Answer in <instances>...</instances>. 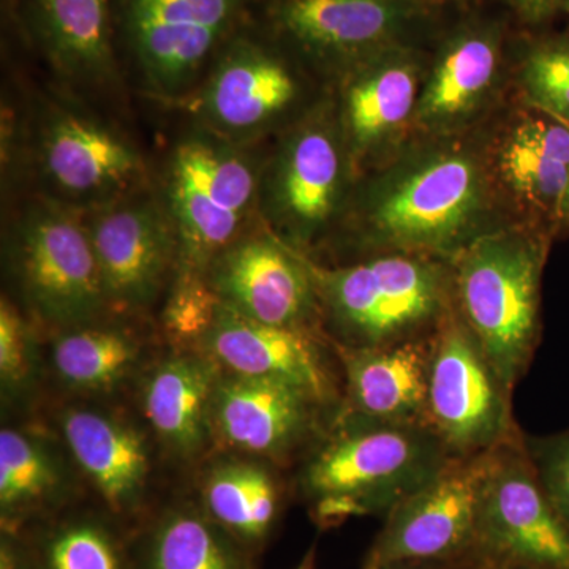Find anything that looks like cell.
<instances>
[{"label":"cell","instance_id":"cell-1","mask_svg":"<svg viewBox=\"0 0 569 569\" xmlns=\"http://www.w3.org/2000/svg\"><path fill=\"white\" fill-rule=\"evenodd\" d=\"M485 140L413 137L356 181L340 223L378 253L451 261L479 236L512 223Z\"/></svg>","mask_w":569,"mask_h":569},{"label":"cell","instance_id":"cell-2","mask_svg":"<svg viewBox=\"0 0 569 569\" xmlns=\"http://www.w3.org/2000/svg\"><path fill=\"white\" fill-rule=\"evenodd\" d=\"M545 257V242L529 224L512 222L479 236L449 261L463 323L508 392L537 337Z\"/></svg>","mask_w":569,"mask_h":569},{"label":"cell","instance_id":"cell-3","mask_svg":"<svg viewBox=\"0 0 569 569\" xmlns=\"http://www.w3.org/2000/svg\"><path fill=\"white\" fill-rule=\"evenodd\" d=\"M307 264L318 302L355 348L406 342L447 312L452 276L440 258L391 252L342 268Z\"/></svg>","mask_w":569,"mask_h":569},{"label":"cell","instance_id":"cell-4","mask_svg":"<svg viewBox=\"0 0 569 569\" xmlns=\"http://www.w3.org/2000/svg\"><path fill=\"white\" fill-rule=\"evenodd\" d=\"M264 163L234 144L200 129L171 153L167 204L178 238L176 271L206 274L212 261L234 244L260 201Z\"/></svg>","mask_w":569,"mask_h":569},{"label":"cell","instance_id":"cell-5","mask_svg":"<svg viewBox=\"0 0 569 569\" xmlns=\"http://www.w3.org/2000/svg\"><path fill=\"white\" fill-rule=\"evenodd\" d=\"M355 183L335 100H325L284 130L264 163L258 211L271 233L299 252L340 223Z\"/></svg>","mask_w":569,"mask_h":569},{"label":"cell","instance_id":"cell-6","mask_svg":"<svg viewBox=\"0 0 569 569\" xmlns=\"http://www.w3.org/2000/svg\"><path fill=\"white\" fill-rule=\"evenodd\" d=\"M440 438L415 425L378 422L348 430L307 468V489L318 498L321 518L361 515L395 505L443 468Z\"/></svg>","mask_w":569,"mask_h":569},{"label":"cell","instance_id":"cell-7","mask_svg":"<svg viewBox=\"0 0 569 569\" xmlns=\"http://www.w3.org/2000/svg\"><path fill=\"white\" fill-rule=\"evenodd\" d=\"M306 96L305 78L282 44L241 26L213 59L192 110L201 129L247 146L293 126L313 107Z\"/></svg>","mask_w":569,"mask_h":569},{"label":"cell","instance_id":"cell-8","mask_svg":"<svg viewBox=\"0 0 569 569\" xmlns=\"http://www.w3.org/2000/svg\"><path fill=\"white\" fill-rule=\"evenodd\" d=\"M50 198L26 209L11 236V263L33 312L47 323L81 328L107 305L88 227Z\"/></svg>","mask_w":569,"mask_h":569},{"label":"cell","instance_id":"cell-9","mask_svg":"<svg viewBox=\"0 0 569 569\" xmlns=\"http://www.w3.org/2000/svg\"><path fill=\"white\" fill-rule=\"evenodd\" d=\"M432 7L426 0H274L268 17L284 50L337 80L370 56L415 43Z\"/></svg>","mask_w":569,"mask_h":569},{"label":"cell","instance_id":"cell-10","mask_svg":"<svg viewBox=\"0 0 569 569\" xmlns=\"http://www.w3.org/2000/svg\"><path fill=\"white\" fill-rule=\"evenodd\" d=\"M249 0H121L123 32L157 96H189L242 26Z\"/></svg>","mask_w":569,"mask_h":569},{"label":"cell","instance_id":"cell-11","mask_svg":"<svg viewBox=\"0 0 569 569\" xmlns=\"http://www.w3.org/2000/svg\"><path fill=\"white\" fill-rule=\"evenodd\" d=\"M36 159L47 198L84 213L138 193L146 176L132 142L67 108L52 111L43 122Z\"/></svg>","mask_w":569,"mask_h":569},{"label":"cell","instance_id":"cell-12","mask_svg":"<svg viewBox=\"0 0 569 569\" xmlns=\"http://www.w3.org/2000/svg\"><path fill=\"white\" fill-rule=\"evenodd\" d=\"M427 61L407 43L370 56L337 78V116L356 181L413 138Z\"/></svg>","mask_w":569,"mask_h":569},{"label":"cell","instance_id":"cell-13","mask_svg":"<svg viewBox=\"0 0 569 569\" xmlns=\"http://www.w3.org/2000/svg\"><path fill=\"white\" fill-rule=\"evenodd\" d=\"M496 458L445 466L392 507L369 569L447 559L478 538L486 482Z\"/></svg>","mask_w":569,"mask_h":569},{"label":"cell","instance_id":"cell-14","mask_svg":"<svg viewBox=\"0 0 569 569\" xmlns=\"http://www.w3.org/2000/svg\"><path fill=\"white\" fill-rule=\"evenodd\" d=\"M509 392L463 320L447 318L432 347L427 419L452 451L492 448L508 425Z\"/></svg>","mask_w":569,"mask_h":569},{"label":"cell","instance_id":"cell-15","mask_svg":"<svg viewBox=\"0 0 569 569\" xmlns=\"http://www.w3.org/2000/svg\"><path fill=\"white\" fill-rule=\"evenodd\" d=\"M503 77V28L488 18L460 22L427 61L413 137L473 132L496 102Z\"/></svg>","mask_w":569,"mask_h":569},{"label":"cell","instance_id":"cell-16","mask_svg":"<svg viewBox=\"0 0 569 569\" xmlns=\"http://www.w3.org/2000/svg\"><path fill=\"white\" fill-rule=\"evenodd\" d=\"M86 213L107 305L121 312L144 309L178 269V238L167 204L134 193Z\"/></svg>","mask_w":569,"mask_h":569},{"label":"cell","instance_id":"cell-17","mask_svg":"<svg viewBox=\"0 0 569 569\" xmlns=\"http://www.w3.org/2000/svg\"><path fill=\"white\" fill-rule=\"evenodd\" d=\"M485 140L498 193L509 212L560 223L569 189V123L523 104Z\"/></svg>","mask_w":569,"mask_h":569},{"label":"cell","instance_id":"cell-18","mask_svg":"<svg viewBox=\"0 0 569 569\" xmlns=\"http://www.w3.org/2000/svg\"><path fill=\"white\" fill-rule=\"evenodd\" d=\"M206 276L224 306L261 323L305 329L320 307L306 258L272 233L242 236Z\"/></svg>","mask_w":569,"mask_h":569},{"label":"cell","instance_id":"cell-19","mask_svg":"<svg viewBox=\"0 0 569 569\" xmlns=\"http://www.w3.org/2000/svg\"><path fill=\"white\" fill-rule=\"evenodd\" d=\"M478 538L515 563L569 569V527L530 471L498 459L486 482Z\"/></svg>","mask_w":569,"mask_h":569},{"label":"cell","instance_id":"cell-20","mask_svg":"<svg viewBox=\"0 0 569 569\" xmlns=\"http://www.w3.org/2000/svg\"><path fill=\"white\" fill-rule=\"evenodd\" d=\"M203 347L233 373L287 381L317 400L331 395L328 367L306 329L261 323L222 302Z\"/></svg>","mask_w":569,"mask_h":569},{"label":"cell","instance_id":"cell-21","mask_svg":"<svg viewBox=\"0 0 569 569\" xmlns=\"http://www.w3.org/2000/svg\"><path fill=\"white\" fill-rule=\"evenodd\" d=\"M316 400L305 389L274 378L220 376L212 397L211 432L239 451L277 455L306 432Z\"/></svg>","mask_w":569,"mask_h":569},{"label":"cell","instance_id":"cell-22","mask_svg":"<svg viewBox=\"0 0 569 569\" xmlns=\"http://www.w3.org/2000/svg\"><path fill=\"white\" fill-rule=\"evenodd\" d=\"M432 350L413 340L348 353V391L370 421L415 425L427 417Z\"/></svg>","mask_w":569,"mask_h":569},{"label":"cell","instance_id":"cell-23","mask_svg":"<svg viewBox=\"0 0 569 569\" xmlns=\"http://www.w3.org/2000/svg\"><path fill=\"white\" fill-rule=\"evenodd\" d=\"M62 433L78 466L114 511L140 501L149 455L133 427L100 411L73 408L62 417Z\"/></svg>","mask_w":569,"mask_h":569},{"label":"cell","instance_id":"cell-24","mask_svg":"<svg viewBox=\"0 0 569 569\" xmlns=\"http://www.w3.org/2000/svg\"><path fill=\"white\" fill-rule=\"evenodd\" d=\"M219 378L213 359L183 355L157 366L146 381V418L179 455H197L212 433L211 406Z\"/></svg>","mask_w":569,"mask_h":569},{"label":"cell","instance_id":"cell-25","mask_svg":"<svg viewBox=\"0 0 569 569\" xmlns=\"http://www.w3.org/2000/svg\"><path fill=\"white\" fill-rule=\"evenodd\" d=\"M37 26L58 70L102 81L114 71L110 0H37Z\"/></svg>","mask_w":569,"mask_h":569},{"label":"cell","instance_id":"cell-26","mask_svg":"<svg viewBox=\"0 0 569 569\" xmlns=\"http://www.w3.org/2000/svg\"><path fill=\"white\" fill-rule=\"evenodd\" d=\"M140 358V346L126 332L73 328L52 346L56 372L71 388L107 391L127 377Z\"/></svg>","mask_w":569,"mask_h":569},{"label":"cell","instance_id":"cell-27","mask_svg":"<svg viewBox=\"0 0 569 569\" xmlns=\"http://www.w3.org/2000/svg\"><path fill=\"white\" fill-rule=\"evenodd\" d=\"M204 500L217 522L246 538L263 537L276 518L274 482L260 467L216 468L206 479Z\"/></svg>","mask_w":569,"mask_h":569},{"label":"cell","instance_id":"cell-28","mask_svg":"<svg viewBox=\"0 0 569 569\" xmlns=\"http://www.w3.org/2000/svg\"><path fill=\"white\" fill-rule=\"evenodd\" d=\"M54 456L36 438L14 429L0 432V507L13 516L39 507L62 485Z\"/></svg>","mask_w":569,"mask_h":569},{"label":"cell","instance_id":"cell-29","mask_svg":"<svg viewBox=\"0 0 569 569\" xmlns=\"http://www.w3.org/2000/svg\"><path fill=\"white\" fill-rule=\"evenodd\" d=\"M152 569H241L233 549L203 516H167L153 537Z\"/></svg>","mask_w":569,"mask_h":569},{"label":"cell","instance_id":"cell-30","mask_svg":"<svg viewBox=\"0 0 569 569\" xmlns=\"http://www.w3.org/2000/svg\"><path fill=\"white\" fill-rule=\"evenodd\" d=\"M516 80L523 104L569 123V36L529 44Z\"/></svg>","mask_w":569,"mask_h":569},{"label":"cell","instance_id":"cell-31","mask_svg":"<svg viewBox=\"0 0 569 569\" xmlns=\"http://www.w3.org/2000/svg\"><path fill=\"white\" fill-rule=\"evenodd\" d=\"M220 305L222 301L209 283L208 276L176 271L162 317L168 336L179 346H203Z\"/></svg>","mask_w":569,"mask_h":569},{"label":"cell","instance_id":"cell-32","mask_svg":"<svg viewBox=\"0 0 569 569\" xmlns=\"http://www.w3.org/2000/svg\"><path fill=\"white\" fill-rule=\"evenodd\" d=\"M48 569H123L110 535L96 523L63 527L48 542Z\"/></svg>","mask_w":569,"mask_h":569},{"label":"cell","instance_id":"cell-33","mask_svg":"<svg viewBox=\"0 0 569 569\" xmlns=\"http://www.w3.org/2000/svg\"><path fill=\"white\" fill-rule=\"evenodd\" d=\"M32 372V339L20 312L0 305V377L7 389H20Z\"/></svg>","mask_w":569,"mask_h":569},{"label":"cell","instance_id":"cell-34","mask_svg":"<svg viewBox=\"0 0 569 569\" xmlns=\"http://www.w3.org/2000/svg\"><path fill=\"white\" fill-rule=\"evenodd\" d=\"M548 489L549 500L569 527V438L550 458Z\"/></svg>","mask_w":569,"mask_h":569},{"label":"cell","instance_id":"cell-35","mask_svg":"<svg viewBox=\"0 0 569 569\" xmlns=\"http://www.w3.org/2000/svg\"><path fill=\"white\" fill-rule=\"evenodd\" d=\"M526 22L538 24L560 10V0H501Z\"/></svg>","mask_w":569,"mask_h":569},{"label":"cell","instance_id":"cell-36","mask_svg":"<svg viewBox=\"0 0 569 569\" xmlns=\"http://www.w3.org/2000/svg\"><path fill=\"white\" fill-rule=\"evenodd\" d=\"M560 224L569 227V189L567 198H565L563 209H561Z\"/></svg>","mask_w":569,"mask_h":569},{"label":"cell","instance_id":"cell-37","mask_svg":"<svg viewBox=\"0 0 569 569\" xmlns=\"http://www.w3.org/2000/svg\"><path fill=\"white\" fill-rule=\"evenodd\" d=\"M560 10L569 13V0H560Z\"/></svg>","mask_w":569,"mask_h":569},{"label":"cell","instance_id":"cell-38","mask_svg":"<svg viewBox=\"0 0 569 569\" xmlns=\"http://www.w3.org/2000/svg\"><path fill=\"white\" fill-rule=\"evenodd\" d=\"M407 565H399V567H388V568H380V569H406Z\"/></svg>","mask_w":569,"mask_h":569},{"label":"cell","instance_id":"cell-39","mask_svg":"<svg viewBox=\"0 0 569 569\" xmlns=\"http://www.w3.org/2000/svg\"><path fill=\"white\" fill-rule=\"evenodd\" d=\"M426 2L432 3V6H437V3L441 2V0H426Z\"/></svg>","mask_w":569,"mask_h":569},{"label":"cell","instance_id":"cell-40","mask_svg":"<svg viewBox=\"0 0 569 569\" xmlns=\"http://www.w3.org/2000/svg\"><path fill=\"white\" fill-rule=\"evenodd\" d=\"M518 569H537V568L526 567V565H519Z\"/></svg>","mask_w":569,"mask_h":569}]
</instances>
